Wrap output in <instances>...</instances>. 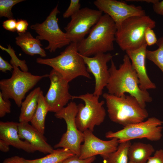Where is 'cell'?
I'll list each match as a JSON object with an SVG mask.
<instances>
[{"label": "cell", "instance_id": "obj_1", "mask_svg": "<svg viewBox=\"0 0 163 163\" xmlns=\"http://www.w3.org/2000/svg\"><path fill=\"white\" fill-rule=\"evenodd\" d=\"M109 70L110 77L106 87L108 93L118 97L129 93L135 97L143 108H145L146 103L152 101L147 91L139 88L138 76L126 54L124 55L123 62L118 69L112 59Z\"/></svg>", "mask_w": 163, "mask_h": 163}, {"label": "cell", "instance_id": "obj_2", "mask_svg": "<svg viewBox=\"0 0 163 163\" xmlns=\"http://www.w3.org/2000/svg\"><path fill=\"white\" fill-rule=\"evenodd\" d=\"M117 30L116 25L111 18L107 14L102 15L87 37L77 43L78 53L91 57L113 50Z\"/></svg>", "mask_w": 163, "mask_h": 163}, {"label": "cell", "instance_id": "obj_3", "mask_svg": "<svg viewBox=\"0 0 163 163\" xmlns=\"http://www.w3.org/2000/svg\"><path fill=\"white\" fill-rule=\"evenodd\" d=\"M103 97L105 100L109 117L115 123L124 127L143 121L148 117L147 110L131 95L118 97L105 93Z\"/></svg>", "mask_w": 163, "mask_h": 163}, {"label": "cell", "instance_id": "obj_4", "mask_svg": "<svg viewBox=\"0 0 163 163\" xmlns=\"http://www.w3.org/2000/svg\"><path fill=\"white\" fill-rule=\"evenodd\" d=\"M36 62L52 67L69 82L79 76L91 78L83 59L78 52L77 43L71 42L56 57L38 58Z\"/></svg>", "mask_w": 163, "mask_h": 163}, {"label": "cell", "instance_id": "obj_5", "mask_svg": "<svg viewBox=\"0 0 163 163\" xmlns=\"http://www.w3.org/2000/svg\"><path fill=\"white\" fill-rule=\"evenodd\" d=\"M155 25V21L146 15L130 17L117 28L115 41L123 51L136 49L146 44V30L153 29Z\"/></svg>", "mask_w": 163, "mask_h": 163}, {"label": "cell", "instance_id": "obj_6", "mask_svg": "<svg viewBox=\"0 0 163 163\" xmlns=\"http://www.w3.org/2000/svg\"><path fill=\"white\" fill-rule=\"evenodd\" d=\"M13 66L11 77L0 81V92L4 99H13L20 107L27 93L43 78L49 77V74L35 75L28 72H23L16 66Z\"/></svg>", "mask_w": 163, "mask_h": 163}, {"label": "cell", "instance_id": "obj_7", "mask_svg": "<svg viewBox=\"0 0 163 163\" xmlns=\"http://www.w3.org/2000/svg\"><path fill=\"white\" fill-rule=\"evenodd\" d=\"M99 97L93 93H88L78 96H72V99L82 100L84 104L78 105L75 121L77 127L81 132L87 130L93 132L96 126L104 121L106 113L104 107L105 101H99Z\"/></svg>", "mask_w": 163, "mask_h": 163}, {"label": "cell", "instance_id": "obj_8", "mask_svg": "<svg viewBox=\"0 0 163 163\" xmlns=\"http://www.w3.org/2000/svg\"><path fill=\"white\" fill-rule=\"evenodd\" d=\"M163 121L154 117L145 121L131 124L116 132L109 131L105 134L108 139H117L119 143L137 139L145 138L152 141L162 137Z\"/></svg>", "mask_w": 163, "mask_h": 163}, {"label": "cell", "instance_id": "obj_9", "mask_svg": "<svg viewBox=\"0 0 163 163\" xmlns=\"http://www.w3.org/2000/svg\"><path fill=\"white\" fill-rule=\"evenodd\" d=\"M78 110V105L75 102L72 101L55 113V116L56 118L65 120L67 129L59 141L55 145L54 147L67 149L79 156L81 143L84 141V134L78 129L76 123Z\"/></svg>", "mask_w": 163, "mask_h": 163}, {"label": "cell", "instance_id": "obj_10", "mask_svg": "<svg viewBox=\"0 0 163 163\" xmlns=\"http://www.w3.org/2000/svg\"><path fill=\"white\" fill-rule=\"evenodd\" d=\"M58 5H57L42 23H37L30 26L31 29L38 34L36 38L48 42V45L45 49L50 53L54 52L57 49L68 46L71 43L66 33L59 26L57 15L60 12Z\"/></svg>", "mask_w": 163, "mask_h": 163}, {"label": "cell", "instance_id": "obj_11", "mask_svg": "<svg viewBox=\"0 0 163 163\" xmlns=\"http://www.w3.org/2000/svg\"><path fill=\"white\" fill-rule=\"evenodd\" d=\"M103 12L88 7L81 8L72 15L64 28L68 38L71 42L78 43L85 38L97 23Z\"/></svg>", "mask_w": 163, "mask_h": 163}, {"label": "cell", "instance_id": "obj_12", "mask_svg": "<svg viewBox=\"0 0 163 163\" xmlns=\"http://www.w3.org/2000/svg\"><path fill=\"white\" fill-rule=\"evenodd\" d=\"M49 89L45 97L49 112L57 113L72 100L69 92V82L57 71L52 69L49 74Z\"/></svg>", "mask_w": 163, "mask_h": 163}, {"label": "cell", "instance_id": "obj_13", "mask_svg": "<svg viewBox=\"0 0 163 163\" xmlns=\"http://www.w3.org/2000/svg\"><path fill=\"white\" fill-rule=\"evenodd\" d=\"M94 4L98 10L109 16L115 22L117 28L126 19L135 16L145 15L140 6L128 5L116 0H96Z\"/></svg>", "mask_w": 163, "mask_h": 163}, {"label": "cell", "instance_id": "obj_14", "mask_svg": "<svg viewBox=\"0 0 163 163\" xmlns=\"http://www.w3.org/2000/svg\"><path fill=\"white\" fill-rule=\"evenodd\" d=\"M80 55L83 59L88 71L94 78L95 84L93 94L99 97L109 81L110 73L107 64L112 59L113 56L110 53H99L93 57Z\"/></svg>", "mask_w": 163, "mask_h": 163}, {"label": "cell", "instance_id": "obj_15", "mask_svg": "<svg viewBox=\"0 0 163 163\" xmlns=\"http://www.w3.org/2000/svg\"><path fill=\"white\" fill-rule=\"evenodd\" d=\"M83 133V143L81 146L79 156L81 159L97 155L102 156L108 155L115 151L119 144L118 139L116 138L105 141L100 139L89 130Z\"/></svg>", "mask_w": 163, "mask_h": 163}, {"label": "cell", "instance_id": "obj_16", "mask_svg": "<svg viewBox=\"0 0 163 163\" xmlns=\"http://www.w3.org/2000/svg\"><path fill=\"white\" fill-rule=\"evenodd\" d=\"M147 46V45L145 44L136 49L126 51L138 76L139 88L143 91L156 88L155 84L149 78L146 69L145 59Z\"/></svg>", "mask_w": 163, "mask_h": 163}, {"label": "cell", "instance_id": "obj_17", "mask_svg": "<svg viewBox=\"0 0 163 163\" xmlns=\"http://www.w3.org/2000/svg\"><path fill=\"white\" fill-rule=\"evenodd\" d=\"M18 133L20 138L29 143L36 151L47 154L51 153L54 150L47 142L44 134L29 123L19 122Z\"/></svg>", "mask_w": 163, "mask_h": 163}, {"label": "cell", "instance_id": "obj_18", "mask_svg": "<svg viewBox=\"0 0 163 163\" xmlns=\"http://www.w3.org/2000/svg\"><path fill=\"white\" fill-rule=\"evenodd\" d=\"M19 123L14 122H0V139L7 142L10 145L28 153L35 150L31 145L20 138L18 133Z\"/></svg>", "mask_w": 163, "mask_h": 163}, {"label": "cell", "instance_id": "obj_19", "mask_svg": "<svg viewBox=\"0 0 163 163\" xmlns=\"http://www.w3.org/2000/svg\"><path fill=\"white\" fill-rule=\"evenodd\" d=\"M15 43L26 54L31 56L39 55L42 57H45L46 53L42 48L40 40L34 38L29 32L18 34L15 38Z\"/></svg>", "mask_w": 163, "mask_h": 163}, {"label": "cell", "instance_id": "obj_20", "mask_svg": "<svg viewBox=\"0 0 163 163\" xmlns=\"http://www.w3.org/2000/svg\"><path fill=\"white\" fill-rule=\"evenodd\" d=\"M42 90L38 87L31 91L22 101L19 118L20 123L30 122L37 109Z\"/></svg>", "mask_w": 163, "mask_h": 163}, {"label": "cell", "instance_id": "obj_21", "mask_svg": "<svg viewBox=\"0 0 163 163\" xmlns=\"http://www.w3.org/2000/svg\"><path fill=\"white\" fill-rule=\"evenodd\" d=\"M155 151L153 147L150 144L134 142L131 144L129 149V161L133 163H145Z\"/></svg>", "mask_w": 163, "mask_h": 163}, {"label": "cell", "instance_id": "obj_22", "mask_svg": "<svg viewBox=\"0 0 163 163\" xmlns=\"http://www.w3.org/2000/svg\"><path fill=\"white\" fill-rule=\"evenodd\" d=\"M48 112H49L48 106L42 91L37 109L30 122L34 127L43 134L45 131L46 118Z\"/></svg>", "mask_w": 163, "mask_h": 163}, {"label": "cell", "instance_id": "obj_23", "mask_svg": "<svg viewBox=\"0 0 163 163\" xmlns=\"http://www.w3.org/2000/svg\"><path fill=\"white\" fill-rule=\"evenodd\" d=\"M69 150L57 148L43 157L32 160L27 159L29 163H62L63 161L74 155Z\"/></svg>", "mask_w": 163, "mask_h": 163}, {"label": "cell", "instance_id": "obj_24", "mask_svg": "<svg viewBox=\"0 0 163 163\" xmlns=\"http://www.w3.org/2000/svg\"><path fill=\"white\" fill-rule=\"evenodd\" d=\"M130 141L119 143L117 149L108 155L101 156L104 163H128V150Z\"/></svg>", "mask_w": 163, "mask_h": 163}, {"label": "cell", "instance_id": "obj_25", "mask_svg": "<svg viewBox=\"0 0 163 163\" xmlns=\"http://www.w3.org/2000/svg\"><path fill=\"white\" fill-rule=\"evenodd\" d=\"M156 44L158 47L155 50H147L146 58L157 66L163 73V37L158 39Z\"/></svg>", "mask_w": 163, "mask_h": 163}, {"label": "cell", "instance_id": "obj_26", "mask_svg": "<svg viewBox=\"0 0 163 163\" xmlns=\"http://www.w3.org/2000/svg\"><path fill=\"white\" fill-rule=\"evenodd\" d=\"M24 0H0V17H5L8 19H13V15L12 12V7L15 5Z\"/></svg>", "mask_w": 163, "mask_h": 163}, {"label": "cell", "instance_id": "obj_27", "mask_svg": "<svg viewBox=\"0 0 163 163\" xmlns=\"http://www.w3.org/2000/svg\"><path fill=\"white\" fill-rule=\"evenodd\" d=\"M8 48H5L1 45L0 48L6 52L11 57L10 61V64L12 66H15L18 67H19L21 70L23 72H27L28 71V67L24 60H21L19 59L15 54L14 50L11 47L10 45H8Z\"/></svg>", "mask_w": 163, "mask_h": 163}, {"label": "cell", "instance_id": "obj_28", "mask_svg": "<svg viewBox=\"0 0 163 163\" xmlns=\"http://www.w3.org/2000/svg\"><path fill=\"white\" fill-rule=\"evenodd\" d=\"M79 0H71L69 5L63 14L64 18L71 17L81 9Z\"/></svg>", "mask_w": 163, "mask_h": 163}, {"label": "cell", "instance_id": "obj_29", "mask_svg": "<svg viewBox=\"0 0 163 163\" xmlns=\"http://www.w3.org/2000/svg\"><path fill=\"white\" fill-rule=\"evenodd\" d=\"M11 103L9 100H5L3 99L0 91V117H4L6 114L11 111Z\"/></svg>", "mask_w": 163, "mask_h": 163}, {"label": "cell", "instance_id": "obj_30", "mask_svg": "<svg viewBox=\"0 0 163 163\" xmlns=\"http://www.w3.org/2000/svg\"><path fill=\"white\" fill-rule=\"evenodd\" d=\"M95 159V156H94L85 159H81L79 156L75 155L66 159L62 163H92Z\"/></svg>", "mask_w": 163, "mask_h": 163}, {"label": "cell", "instance_id": "obj_31", "mask_svg": "<svg viewBox=\"0 0 163 163\" xmlns=\"http://www.w3.org/2000/svg\"><path fill=\"white\" fill-rule=\"evenodd\" d=\"M145 39L146 44L148 46L156 44L158 41L155 32L152 29L150 28L148 29L145 31Z\"/></svg>", "mask_w": 163, "mask_h": 163}, {"label": "cell", "instance_id": "obj_32", "mask_svg": "<svg viewBox=\"0 0 163 163\" xmlns=\"http://www.w3.org/2000/svg\"><path fill=\"white\" fill-rule=\"evenodd\" d=\"M145 163H163V150L156 151L154 155L151 156Z\"/></svg>", "mask_w": 163, "mask_h": 163}, {"label": "cell", "instance_id": "obj_33", "mask_svg": "<svg viewBox=\"0 0 163 163\" xmlns=\"http://www.w3.org/2000/svg\"><path fill=\"white\" fill-rule=\"evenodd\" d=\"M17 21L15 19H8L3 21L2 26L5 30L11 32L16 31Z\"/></svg>", "mask_w": 163, "mask_h": 163}, {"label": "cell", "instance_id": "obj_34", "mask_svg": "<svg viewBox=\"0 0 163 163\" xmlns=\"http://www.w3.org/2000/svg\"><path fill=\"white\" fill-rule=\"evenodd\" d=\"M29 24L25 20L18 19L16 23V31L18 34L24 33L27 30Z\"/></svg>", "mask_w": 163, "mask_h": 163}, {"label": "cell", "instance_id": "obj_35", "mask_svg": "<svg viewBox=\"0 0 163 163\" xmlns=\"http://www.w3.org/2000/svg\"><path fill=\"white\" fill-rule=\"evenodd\" d=\"M3 163H29L26 159L18 156H14L5 159Z\"/></svg>", "mask_w": 163, "mask_h": 163}, {"label": "cell", "instance_id": "obj_36", "mask_svg": "<svg viewBox=\"0 0 163 163\" xmlns=\"http://www.w3.org/2000/svg\"><path fill=\"white\" fill-rule=\"evenodd\" d=\"M13 69V66L8 62L4 60L0 56V70L2 72L6 73L7 71H11Z\"/></svg>", "mask_w": 163, "mask_h": 163}, {"label": "cell", "instance_id": "obj_37", "mask_svg": "<svg viewBox=\"0 0 163 163\" xmlns=\"http://www.w3.org/2000/svg\"><path fill=\"white\" fill-rule=\"evenodd\" d=\"M153 5L154 11L157 14L163 15V0L157 1Z\"/></svg>", "mask_w": 163, "mask_h": 163}, {"label": "cell", "instance_id": "obj_38", "mask_svg": "<svg viewBox=\"0 0 163 163\" xmlns=\"http://www.w3.org/2000/svg\"><path fill=\"white\" fill-rule=\"evenodd\" d=\"M10 145L5 141L0 139V150L4 152H8L10 150Z\"/></svg>", "mask_w": 163, "mask_h": 163}, {"label": "cell", "instance_id": "obj_39", "mask_svg": "<svg viewBox=\"0 0 163 163\" xmlns=\"http://www.w3.org/2000/svg\"><path fill=\"white\" fill-rule=\"evenodd\" d=\"M157 0H127L128 1H132V2H146L148 3H152V4L154 3Z\"/></svg>", "mask_w": 163, "mask_h": 163}, {"label": "cell", "instance_id": "obj_40", "mask_svg": "<svg viewBox=\"0 0 163 163\" xmlns=\"http://www.w3.org/2000/svg\"><path fill=\"white\" fill-rule=\"evenodd\" d=\"M133 163V162H131V161H129V163Z\"/></svg>", "mask_w": 163, "mask_h": 163}, {"label": "cell", "instance_id": "obj_41", "mask_svg": "<svg viewBox=\"0 0 163 163\" xmlns=\"http://www.w3.org/2000/svg\"><path fill=\"white\" fill-rule=\"evenodd\" d=\"M162 125H163V126H162V127H163V124H162Z\"/></svg>", "mask_w": 163, "mask_h": 163}, {"label": "cell", "instance_id": "obj_42", "mask_svg": "<svg viewBox=\"0 0 163 163\" xmlns=\"http://www.w3.org/2000/svg\"><path fill=\"white\" fill-rule=\"evenodd\" d=\"M104 163L103 162V163Z\"/></svg>", "mask_w": 163, "mask_h": 163}]
</instances>
